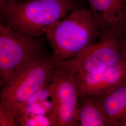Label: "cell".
Listing matches in <instances>:
<instances>
[{"label": "cell", "instance_id": "1", "mask_svg": "<svg viewBox=\"0 0 126 126\" xmlns=\"http://www.w3.org/2000/svg\"><path fill=\"white\" fill-rule=\"evenodd\" d=\"M72 0H11L0 11V22L18 34L40 37L77 8Z\"/></svg>", "mask_w": 126, "mask_h": 126}, {"label": "cell", "instance_id": "2", "mask_svg": "<svg viewBox=\"0 0 126 126\" xmlns=\"http://www.w3.org/2000/svg\"><path fill=\"white\" fill-rule=\"evenodd\" d=\"M55 64L76 57L99 37V28L89 9L77 8L46 32Z\"/></svg>", "mask_w": 126, "mask_h": 126}, {"label": "cell", "instance_id": "3", "mask_svg": "<svg viewBox=\"0 0 126 126\" xmlns=\"http://www.w3.org/2000/svg\"><path fill=\"white\" fill-rule=\"evenodd\" d=\"M55 69L52 57L46 56L19 69L0 94V117L7 122L16 120L17 108L50 82Z\"/></svg>", "mask_w": 126, "mask_h": 126}, {"label": "cell", "instance_id": "4", "mask_svg": "<svg viewBox=\"0 0 126 126\" xmlns=\"http://www.w3.org/2000/svg\"><path fill=\"white\" fill-rule=\"evenodd\" d=\"M44 42L15 33L0 23V85L3 87L19 69L32 61L42 59Z\"/></svg>", "mask_w": 126, "mask_h": 126}, {"label": "cell", "instance_id": "5", "mask_svg": "<svg viewBox=\"0 0 126 126\" xmlns=\"http://www.w3.org/2000/svg\"><path fill=\"white\" fill-rule=\"evenodd\" d=\"M126 34L107 33L76 57L55 64V69L79 73H95L124 61L123 43Z\"/></svg>", "mask_w": 126, "mask_h": 126}, {"label": "cell", "instance_id": "6", "mask_svg": "<svg viewBox=\"0 0 126 126\" xmlns=\"http://www.w3.org/2000/svg\"><path fill=\"white\" fill-rule=\"evenodd\" d=\"M76 75L72 72L54 69L50 94L53 126H79Z\"/></svg>", "mask_w": 126, "mask_h": 126}, {"label": "cell", "instance_id": "7", "mask_svg": "<svg viewBox=\"0 0 126 126\" xmlns=\"http://www.w3.org/2000/svg\"><path fill=\"white\" fill-rule=\"evenodd\" d=\"M76 81L79 99L102 97L126 83V63L123 61L95 73H78Z\"/></svg>", "mask_w": 126, "mask_h": 126}, {"label": "cell", "instance_id": "8", "mask_svg": "<svg viewBox=\"0 0 126 126\" xmlns=\"http://www.w3.org/2000/svg\"><path fill=\"white\" fill-rule=\"evenodd\" d=\"M99 28V36L107 33H126V0H84Z\"/></svg>", "mask_w": 126, "mask_h": 126}, {"label": "cell", "instance_id": "9", "mask_svg": "<svg viewBox=\"0 0 126 126\" xmlns=\"http://www.w3.org/2000/svg\"><path fill=\"white\" fill-rule=\"evenodd\" d=\"M99 99L108 126H122L126 119V83Z\"/></svg>", "mask_w": 126, "mask_h": 126}, {"label": "cell", "instance_id": "10", "mask_svg": "<svg viewBox=\"0 0 126 126\" xmlns=\"http://www.w3.org/2000/svg\"><path fill=\"white\" fill-rule=\"evenodd\" d=\"M78 121L79 126H108L99 98L86 96L79 99Z\"/></svg>", "mask_w": 126, "mask_h": 126}, {"label": "cell", "instance_id": "11", "mask_svg": "<svg viewBox=\"0 0 126 126\" xmlns=\"http://www.w3.org/2000/svg\"><path fill=\"white\" fill-rule=\"evenodd\" d=\"M123 57L124 60L126 63V34L123 43Z\"/></svg>", "mask_w": 126, "mask_h": 126}, {"label": "cell", "instance_id": "12", "mask_svg": "<svg viewBox=\"0 0 126 126\" xmlns=\"http://www.w3.org/2000/svg\"><path fill=\"white\" fill-rule=\"evenodd\" d=\"M11 0H0V9H2Z\"/></svg>", "mask_w": 126, "mask_h": 126}, {"label": "cell", "instance_id": "13", "mask_svg": "<svg viewBox=\"0 0 126 126\" xmlns=\"http://www.w3.org/2000/svg\"><path fill=\"white\" fill-rule=\"evenodd\" d=\"M122 126H126V119L124 121V122H123V123H122Z\"/></svg>", "mask_w": 126, "mask_h": 126}, {"label": "cell", "instance_id": "14", "mask_svg": "<svg viewBox=\"0 0 126 126\" xmlns=\"http://www.w3.org/2000/svg\"><path fill=\"white\" fill-rule=\"evenodd\" d=\"M74 0V1H76L78 2H80L81 1H83L84 0Z\"/></svg>", "mask_w": 126, "mask_h": 126}]
</instances>
